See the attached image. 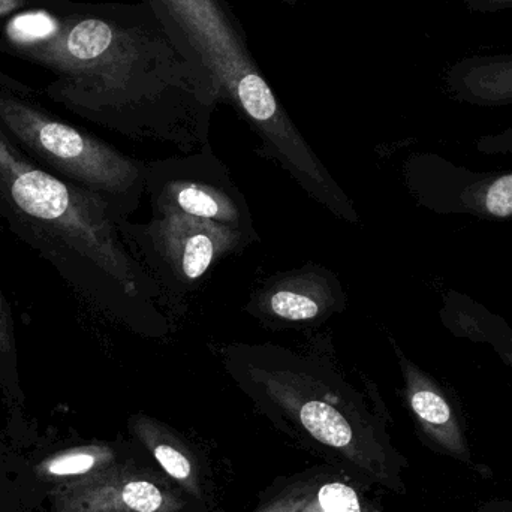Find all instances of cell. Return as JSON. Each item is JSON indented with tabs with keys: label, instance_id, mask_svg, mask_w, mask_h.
<instances>
[{
	"label": "cell",
	"instance_id": "6da1fadb",
	"mask_svg": "<svg viewBox=\"0 0 512 512\" xmlns=\"http://www.w3.org/2000/svg\"><path fill=\"white\" fill-rule=\"evenodd\" d=\"M42 3L9 18L0 39L53 75V101L122 131L206 132L218 87L152 6Z\"/></svg>",
	"mask_w": 512,
	"mask_h": 512
},
{
	"label": "cell",
	"instance_id": "7a4b0ae2",
	"mask_svg": "<svg viewBox=\"0 0 512 512\" xmlns=\"http://www.w3.org/2000/svg\"><path fill=\"white\" fill-rule=\"evenodd\" d=\"M210 72L230 102L322 201L337 194L259 68L245 27L227 0H143Z\"/></svg>",
	"mask_w": 512,
	"mask_h": 512
},
{
	"label": "cell",
	"instance_id": "3957f363",
	"mask_svg": "<svg viewBox=\"0 0 512 512\" xmlns=\"http://www.w3.org/2000/svg\"><path fill=\"white\" fill-rule=\"evenodd\" d=\"M0 198L24 221L86 256L122 285L132 288L134 268L114 236L104 204L89 192L33 167L0 128Z\"/></svg>",
	"mask_w": 512,
	"mask_h": 512
},
{
	"label": "cell",
	"instance_id": "277c9868",
	"mask_svg": "<svg viewBox=\"0 0 512 512\" xmlns=\"http://www.w3.org/2000/svg\"><path fill=\"white\" fill-rule=\"evenodd\" d=\"M0 128L45 164L93 191L119 195L140 180V168L122 153L30 101L26 87L0 71Z\"/></svg>",
	"mask_w": 512,
	"mask_h": 512
},
{
	"label": "cell",
	"instance_id": "5b68a950",
	"mask_svg": "<svg viewBox=\"0 0 512 512\" xmlns=\"http://www.w3.org/2000/svg\"><path fill=\"white\" fill-rule=\"evenodd\" d=\"M418 195L444 215L512 218V171H471L447 159L427 156Z\"/></svg>",
	"mask_w": 512,
	"mask_h": 512
},
{
	"label": "cell",
	"instance_id": "8992f818",
	"mask_svg": "<svg viewBox=\"0 0 512 512\" xmlns=\"http://www.w3.org/2000/svg\"><path fill=\"white\" fill-rule=\"evenodd\" d=\"M155 240L180 279L197 282L215 261L233 251L240 231L177 212H161Z\"/></svg>",
	"mask_w": 512,
	"mask_h": 512
},
{
	"label": "cell",
	"instance_id": "52a82bcc",
	"mask_svg": "<svg viewBox=\"0 0 512 512\" xmlns=\"http://www.w3.org/2000/svg\"><path fill=\"white\" fill-rule=\"evenodd\" d=\"M399 358L406 379L409 405L421 426L450 456L469 462L471 453L468 441L447 394L427 373L418 369L400 352Z\"/></svg>",
	"mask_w": 512,
	"mask_h": 512
},
{
	"label": "cell",
	"instance_id": "ba28073f",
	"mask_svg": "<svg viewBox=\"0 0 512 512\" xmlns=\"http://www.w3.org/2000/svg\"><path fill=\"white\" fill-rule=\"evenodd\" d=\"M158 203L161 212L183 213L239 231L245 218L242 207L230 194L203 180L177 179L168 182L159 194Z\"/></svg>",
	"mask_w": 512,
	"mask_h": 512
},
{
	"label": "cell",
	"instance_id": "9c48e42d",
	"mask_svg": "<svg viewBox=\"0 0 512 512\" xmlns=\"http://www.w3.org/2000/svg\"><path fill=\"white\" fill-rule=\"evenodd\" d=\"M331 303L327 282L304 277L276 283L264 298L271 315L289 322L312 321L328 310Z\"/></svg>",
	"mask_w": 512,
	"mask_h": 512
},
{
	"label": "cell",
	"instance_id": "30bf717a",
	"mask_svg": "<svg viewBox=\"0 0 512 512\" xmlns=\"http://www.w3.org/2000/svg\"><path fill=\"white\" fill-rule=\"evenodd\" d=\"M108 453L102 448L75 447L44 457L35 466V477L53 490L96 477L107 465Z\"/></svg>",
	"mask_w": 512,
	"mask_h": 512
},
{
	"label": "cell",
	"instance_id": "8fae6325",
	"mask_svg": "<svg viewBox=\"0 0 512 512\" xmlns=\"http://www.w3.org/2000/svg\"><path fill=\"white\" fill-rule=\"evenodd\" d=\"M300 420L307 432L322 444L340 448L351 442V426L330 403L309 400L301 406Z\"/></svg>",
	"mask_w": 512,
	"mask_h": 512
},
{
	"label": "cell",
	"instance_id": "7c38bea8",
	"mask_svg": "<svg viewBox=\"0 0 512 512\" xmlns=\"http://www.w3.org/2000/svg\"><path fill=\"white\" fill-rule=\"evenodd\" d=\"M468 318L472 319V324L466 325L469 336L489 342L512 367V331L510 328L505 327L504 322L499 321L493 315L480 316V318L478 316L472 318L468 315Z\"/></svg>",
	"mask_w": 512,
	"mask_h": 512
},
{
	"label": "cell",
	"instance_id": "4fadbf2b",
	"mask_svg": "<svg viewBox=\"0 0 512 512\" xmlns=\"http://www.w3.org/2000/svg\"><path fill=\"white\" fill-rule=\"evenodd\" d=\"M318 501L324 512H361L357 495L346 484L331 483L322 487Z\"/></svg>",
	"mask_w": 512,
	"mask_h": 512
},
{
	"label": "cell",
	"instance_id": "5bb4252c",
	"mask_svg": "<svg viewBox=\"0 0 512 512\" xmlns=\"http://www.w3.org/2000/svg\"><path fill=\"white\" fill-rule=\"evenodd\" d=\"M156 459L162 468L177 480H186L191 475V463L179 451L168 445H159L155 450Z\"/></svg>",
	"mask_w": 512,
	"mask_h": 512
},
{
	"label": "cell",
	"instance_id": "9a60e30c",
	"mask_svg": "<svg viewBox=\"0 0 512 512\" xmlns=\"http://www.w3.org/2000/svg\"><path fill=\"white\" fill-rule=\"evenodd\" d=\"M477 150L484 155H512V129L481 138L477 143Z\"/></svg>",
	"mask_w": 512,
	"mask_h": 512
},
{
	"label": "cell",
	"instance_id": "2e32d148",
	"mask_svg": "<svg viewBox=\"0 0 512 512\" xmlns=\"http://www.w3.org/2000/svg\"><path fill=\"white\" fill-rule=\"evenodd\" d=\"M11 330H9V318L0 303V352H9L11 349Z\"/></svg>",
	"mask_w": 512,
	"mask_h": 512
},
{
	"label": "cell",
	"instance_id": "e0dca14e",
	"mask_svg": "<svg viewBox=\"0 0 512 512\" xmlns=\"http://www.w3.org/2000/svg\"><path fill=\"white\" fill-rule=\"evenodd\" d=\"M29 0H0V18L24 11Z\"/></svg>",
	"mask_w": 512,
	"mask_h": 512
},
{
	"label": "cell",
	"instance_id": "ac0fdd59",
	"mask_svg": "<svg viewBox=\"0 0 512 512\" xmlns=\"http://www.w3.org/2000/svg\"><path fill=\"white\" fill-rule=\"evenodd\" d=\"M483 512H512V502H499V504H492Z\"/></svg>",
	"mask_w": 512,
	"mask_h": 512
},
{
	"label": "cell",
	"instance_id": "d6986e66",
	"mask_svg": "<svg viewBox=\"0 0 512 512\" xmlns=\"http://www.w3.org/2000/svg\"><path fill=\"white\" fill-rule=\"evenodd\" d=\"M280 2L285 3V5L295 6L298 3L306 2V0H280Z\"/></svg>",
	"mask_w": 512,
	"mask_h": 512
},
{
	"label": "cell",
	"instance_id": "ffe728a7",
	"mask_svg": "<svg viewBox=\"0 0 512 512\" xmlns=\"http://www.w3.org/2000/svg\"><path fill=\"white\" fill-rule=\"evenodd\" d=\"M0 53H5V45H3L2 39H0Z\"/></svg>",
	"mask_w": 512,
	"mask_h": 512
},
{
	"label": "cell",
	"instance_id": "44dd1931",
	"mask_svg": "<svg viewBox=\"0 0 512 512\" xmlns=\"http://www.w3.org/2000/svg\"><path fill=\"white\" fill-rule=\"evenodd\" d=\"M38 2H56V0H38Z\"/></svg>",
	"mask_w": 512,
	"mask_h": 512
}]
</instances>
